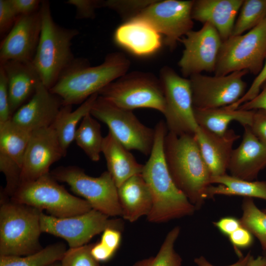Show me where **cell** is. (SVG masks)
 Returning a JSON list of instances; mask_svg holds the SVG:
<instances>
[{"instance_id":"obj_22","label":"cell","mask_w":266,"mask_h":266,"mask_svg":"<svg viewBox=\"0 0 266 266\" xmlns=\"http://www.w3.org/2000/svg\"><path fill=\"white\" fill-rule=\"evenodd\" d=\"M195 136L211 176L226 174L233 144L240 135L233 129L219 135L199 127Z\"/></svg>"},{"instance_id":"obj_29","label":"cell","mask_w":266,"mask_h":266,"mask_svg":"<svg viewBox=\"0 0 266 266\" xmlns=\"http://www.w3.org/2000/svg\"><path fill=\"white\" fill-rule=\"evenodd\" d=\"M253 112L254 110L231 109L226 106L211 109L194 108L198 126L219 135L224 134L233 121H237L243 126H249Z\"/></svg>"},{"instance_id":"obj_51","label":"cell","mask_w":266,"mask_h":266,"mask_svg":"<svg viewBox=\"0 0 266 266\" xmlns=\"http://www.w3.org/2000/svg\"><path fill=\"white\" fill-rule=\"evenodd\" d=\"M263 211L266 213V208L263 209Z\"/></svg>"},{"instance_id":"obj_44","label":"cell","mask_w":266,"mask_h":266,"mask_svg":"<svg viewBox=\"0 0 266 266\" xmlns=\"http://www.w3.org/2000/svg\"><path fill=\"white\" fill-rule=\"evenodd\" d=\"M121 232L117 229L107 228L102 233L100 242L116 253L121 244Z\"/></svg>"},{"instance_id":"obj_16","label":"cell","mask_w":266,"mask_h":266,"mask_svg":"<svg viewBox=\"0 0 266 266\" xmlns=\"http://www.w3.org/2000/svg\"><path fill=\"white\" fill-rule=\"evenodd\" d=\"M32 133L11 120L0 124V170L5 177L4 191L10 197L20 185L24 157Z\"/></svg>"},{"instance_id":"obj_25","label":"cell","mask_w":266,"mask_h":266,"mask_svg":"<svg viewBox=\"0 0 266 266\" xmlns=\"http://www.w3.org/2000/svg\"><path fill=\"white\" fill-rule=\"evenodd\" d=\"M118 194L124 219L133 223L150 212L152 197L141 174L134 175L118 187Z\"/></svg>"},{"instance_id":"obj_1","label":"cell","mask_w":266,"mask_h":266,"mask_svg":"<svg viewBox=\"0 0 266 266\" xmlns=\"http://www.w3.org/2000/svg\"><path fill=\"white\" fill-rule=\"evenodd\" d=\"M154 129L153 148L141 174L153 200L147 220L160 223L191 216L197 209L176 186L168 168L164 150V139L168 132L166 123L159 121Z\"/></svg>"},{"instance_id":"obj_41","label":"cell","mask_w":266,"mask_h":266,"mask_svg":"<svg viewBox=\"0 0 266 266\" xmlns=\"http://www.w3.org/2000/svg\"><path fill=\"white\" fill-rule=\"evenodd\" d=\"M228 237L239 258L243 256L240 249L250 247L254 240L252 233L242 226L233 232Z\"/></svg>"},{"instance_id":"obj_47","label":"cell","mask_w":266,"mask_h":266,"mask_svg":"<svg viewBox=\"0 0 266 266\" xmlns=\"http://www.w3.org/2000/svg\"><path fill=\"white\" fill-rule=\"evenodd\" d=\"M91 253L93 257L100 263L109 261L115 254L100 241L92 244Z\"/></svg>"},{"instance_id":"obj_7","label":"cell","mask_w":266,"mask_h":266,"mask_svg":"<svg viewBox=\"0 0 266 266\" xmlns=\"http://www.w3.org/2000/svg\"><path fill=\"white\" fill-rule=\"evenodd\" d=\"M114 105L128 110L140 108L157 110L164 114L165 101L160 79L142 72L126 73L98 93Z\"/></svg>"},{"instance_id":"obj_40","label":"cell","mask_w":266,"mask_h":266,"mask_svg":"<svg viewBox=\"0 0 266 266\" xmlns=\"http://www.w3.org/2000/svg\"><path fill=\"white\" fill-rule=\"evenodd\" d=\"M19 15L17 14L10 0H0V33L5 35L14 26Z\"/></svg>"},{"instance_id":"obj_50","label":"cell","mask_w":266,"mask_h":266,"mask_svg":"<svg viewBox=\"0 0 266 266\" xmlns=\"http://www.w3.org/2000/svg\"><path fill=\"white\" fill-rule=\"evenodd\" d=\"M47 266H62V265L61 261H57Z\"/></svg>"},{"instance_id":"obj_34","label":"cell","mask_w":266,"mask_h":266,"mask_svg":"<svg viewBox=\"0 0 266 266\" xmlns=\"http://www.w3.org/2000/svg\"><path fill=\"white\" fill-rule=\"evenodd\" d=\"M266 17V0H243L232 36L239 35L251 30Z\"/></svg>"},{"instance_id":"obj_13","label":"cell","mask_w":266,"mask_h":266,"mask_svg":"<svg viewBox=\"0 0 266 266\" xmlns=\"http://www.w3.org/2000/svg\"><path fill=\"white\" fill-rule=\"evenodd\" d=\"M194 0H154L129 18L142 20L165 36V43L174 49L178 41L192 30V10ZM129 19V18H128Z\"/></svg>"},{"instance_id":"obj_28","label":"cell","mask_w":266,"mask_h":266,"mask_svg":"<svg viewBox=\"0 0 266 266\" xmlns=\"http://www.w3.org/2000/svg\"><path fill=\"white\" fill-rule=\"evenodd\" d=\"M210 183L211 185L206 191L208 199L216 195H224L256 198L266 200V181H248L226 173L211 176Z\"/></svg>"},{"instance_id":"obj_35","label":"cell","mask_w":266,"mask_h":266,"mask_svg":"<svg viewBox=\"0 0 266 266\" xmlns=\"http://www.w3.org/2000/svg\"><path fill=\"white\" fill-rule=\"evenodd\" d=\"M92 244L67 249L61 261L62 266H106L100 265L92 255Z\"/></svg>"},{"instance_id":"obj_36","label":"cell","mask_w":266,"mask_h":266,"mask_svg":"<svg viewBox=\"0 0 266 266\" xmlns=\"http://www.w3.org/2000/svg\"><path fill=\"white\" fill-rule=\"evenodd\" d=\"M154 0H103V6L122 13H131L133 16L150 5Z\"/></svg>"},{"instance_id":"obj_17","label":"cell","mask_w":266,"mask_h":266,"mask_svg":"<svg viewBox=\"0 0 266 266\" xmlns=\"http://www.w3.org/2000/svg\"><path fill=\"white\" fill-rule=\"evenodd\" d=\"M64 157L52 126L32 132L24 157L20 185L49 173L52 165Z\"/></svg>"},{"instance_id":"obj_38","label":"cell","mask_w":266,"mask_h":266,"mask_svg":"<svg viewBox=\"0 0 266 266\" xmlns=\"http://www.w3.org/2000/svg\"><path fill=\"white\" fill-rule=\"evenodd\" d=\"M266 82V58L264 65L257 75L250 87L246 92L244 96L235 103L227 106L231 109H236L240 105L246 102L257 96L261 89Z\"/></svg>"},{"instance_id":"obj_12","label":"cell","mask_w":266,"mask_h":266,"mask_svg":"<svg viewBox=\"0 0 266 266\" xmlns=\"http://www.w3.org/2000/svg\"><path fill=\"white\" fill-rule=\"evenodd\" d=\"M40 228L46 233L64 239L69 248L87 244L96 235L107 228L122 231L124 224L120 219H110L109 216L94 209L79 215L65 218H57L40 214Z\"/></svg>"},{"instance_id":"obj_33","label":"cell","mask_w":266,"mask_h":266,"mask_svg":"<svg viewBox=\"0 0 266 266\" xmlns=\"http://www.w3.org/2000/svg\"><path fill=\"white\" fill-rule=\"evenodd\" d=\"M241 226L259 241L266 250V213L255 204L252 198H245L242 204Z\"/></svg>"},{"instance_id":"obj_14","label":"cell","mask_w":266,"mask_h":266,"mask_svg":"<svg viewBox=\"0 0 266 266\" xmlns=\"http://www.w3.org/2000/svg\"><path fill=\"white\" fill-rule=\"evenodd\" d=\"M247 70L235 71L223 76L201 73L191 76L194 107L211 109L226 107L240 100L246 93L243 76Z\"/></svg>"},{"instance_id":"obj_2","label":"cell","mask_w":266,"mask_h":266,"mask_svg":"<svg viewBox=\"0 0 266 266\" xmlns=\"http://www.w3.org/2000/svg\"><path fill=\"white\" fill-rule=\"evenodd\" d=\"M164 150L172 178L190 202L200 209L211 185L209 170L202 156L195 134L178 135L168 132Z\"/></svg>"},{"instance_id":"obj_31","label":"cell","mask_w":266,"mask_h":266,"mask_svg":"<svg viewBox=\"0 0 266 266\" xmlns=\"http://www.w3.org/2000/svg\"><path fill=\"white\" fill-rule=\"evenodd\" d=\"M66 250V244L60 242L26 256H0V266H47L61 261Z\"/></svg>"},{"instance_id":"obj_32","label":"cell","mask_w":266,"mask_h":266,"mask_svg":"<svg viewBox=\"0 0 266 266\" xmlns=\"http://www.w3.org/2000/svg\"><path fill=\"white\" fill-rule=\"evenodd\" d=\"M180 233V228L174 227L167 233L155 256L137 261L133 266H181L182 258L174 249Z\"/></svg>"},{"instance_id":"obj_26","label":"cell","mask_w":266,"mask_h":266,"mask_svg":"<svg viewBox=\"0 0 266 266\" xmlns=\"http://www.w3.org/2000/svg\"><path fill=\"white\" fill-rule=\"evenodd\" d=\"M107 171L117 188L132 176L141 174L143 165L138 163L133 156L108 132L104 137L102 147Z\"/></svg>"},{"instance_id":"obj_21","label":"cell","mask_w":266,"mask_h":266,"mask_svg":"<svg viewBox=\"0 0 266 266\" xmlns=\"http://www.w3.org/2000/svg\"><path fill=\"white\" fill-rule=\"evenodd\" d=\"M162 35L146 22L131 18L117 28L114 42L133 54L144 57L156 53L162 46Z\"/></svg>"},{"instance_id":"obj_10","label":"cell","mask_w":266,"mask_h":266,"mask_svg":"<svg viewBox=\"0 0 266 266\" xmlns=\"http://www.w3.org/2000/svg\"><path fill=\"white\" fill-rule=\"evenodd\" d=\"M90 114L105 124L109 132L128 150L150 154L155 129L142 124L133 111L120 108L99 96Z\"/></svg>"},{"instance_id":"obj_3","label":"cell","mask_w":266,"mask_h":266,"mask_svg":"<svg viewBox=\"0 0 266 266\" xmlns=\"http://www.w3.org/2000/svg\"><path fill=\"white\" fill-rule=\"evenodd\" d=\"M130 61L122 53H109L103 62L91 66L83 58H75L49 89L62 100L63 105L81 104L90 96L127 73Z\"/></svg>"},{"instance_id":"obj_39","label":"cell","mask_w":266,"mask_h":266,"mask_svg":"<svg viewBox=\"0 0 266 266\" xmlns=\"http://www.w3.org/2000/svg\"><path fill=\"white\" fill-rule=\"evenodd\" d=\"M66 3L75 7L76 19H93L96 9L103 6V0H68Z\"/></svg>"},{"instance_id":"obj_43","label":"cell","mask_w":266,"mask_h":266,"mask_svg":"<svg viewBox=\"0 0 266 266\" xmlns=\"http://www.w3.org/2000/svg\"><path fill=\"white\" fill-rule=\"evenodd\" d=\"M10 3L17 14L27 15L38 11L42 0H10Z\"/></svg>"},{"instance_id":"obj_9","label":"cell","mask_w":266,"mask_h":266,"mask_svg":"<svg viewBox=\"0 0 266 266\" xmlns=\"http://www.w3.org/2000/svg\"><path fill=\"white\" fill-rule=\"evenodd\" d=\"M57 181L66 183L75 194L83 197L93 209L108 216H122L118 188L108 171L98 177L87 175L76 166H61L50 172Z\"/></svg>"},{"instance_id":"obj_37","label":"cell","mask_w":266,"mask_h":266,"mask_svg":"<svg viewBox=\"0 0 266 266\" xmlns=\"http://www.w3.org/2000/svg\"><path fill=\"white\" fill-rule=\"evenodd\" d=\"M12 116L7 80L2 67L0 66V124L10 120Z\"/></svg>"},{"instance_id":"obj_42","label":"cell","mask_w":266,"mask_h":266,"mask_svg":"<svg viewBox=\"0 0 266 266\" xmlns=\"http://www.w3.org/2000/svg\"><path fill=\"white\" fill-rule=\"evenodd\" d=\"M249 127L255 135L266 147V111L262 109L254 110Z\"/></svg>"},{"instance_id":"obj_30","label":"cell","mask_w":266,"mask_h":266,"mask_svg":"<svg viewBox=\"0 0 266 266\" xmlns=\"http://www.w3.org/2000/svg\"><path fill=\"white\" fill-rule=\"evenodd\" d=\"M104 137L99 122L90 113L81 120L76 131L74 141L93 162L100 160Z\"/></svg>"},{"instance_id":"obj_49","label":"cell","mask_w":266,"mask_h":266,"mask_svg":"<svg viewBox=\"0 0 266 266\" xmlns=\"http://www.w3.org/2000/svg\"><path fill=\"white\" fill-rule=\"evenodd\" d=\"M247 266H266V257L259 256L255 258L251 255Z\"/></svg>"},{"instance_id":"obj_5","label":"cell","mask_w":266,"mask_h":266,"mask_svg":"<svg viewBox=\"0 0 266 266\" xmlns=\"http://www.w3.org/2000/svg\"><path fill=\"white\" fill-rule=\"evenodd\" d=\"M0 256H23L43 248L39 242L42 210L13 201L0 189Z\"/></svg>"},{"instance_id":"obj_24","label":"cell","mask_w":266,"mask_h":266,"mask_svg":"<svg viewBox=\"0 0 266 266\" xmlns=\"http://www.w3.org/2000/svg\"><path fill=\"white\" fill-rule=\"evenodd\" d=\"M0 66L7 78L10 109L13 115L33 96L41 81L32 62L9 61Z\"/></svg>"},{"instance_id":"obj_11","label":"cell","mask_w":266,"mask_h":266,"mask_svg":"<svg viewBox=\"0 0 266 266\" xmlns=\"http://www.w3.org/2000/svg\"><path fill=\"white\" fill-rule=\"evenodd\" d=\"M165 101L164 115L168 132L180 135L195 134L199 126L195 117L189 79L165 66L160 71Z\"/></svg>"},{"instance_id":"obj_18","label":"cell","mask_w":266,"mask_h":266,"mask_svg":"<svg viewBox=\"0 0 266 266\" xmlns=\"http://www.w3.org/2000/svg\"><path fill=\"white\" fill-rule=\"evenodd\" d=\"M41 30L39 10L18 16L14 26L0 45V64L9 61L32 62L35 54Z\"/></svg>"},{"instance_id":"obj_48","label":"cell","mask_w":266,"mask_h":266,"mask_svg":"<svg viewBox=\"0 0 266 266\" xmlns=\"http://www.w3.org/2000/svg\"><path fill=\"white\" fill-rule=\"evenodd\" d=\"M251 255L250 252H249L245 256L239 258L236 262L227 266H247ZM194 262L197 266H215L202 256L196 258Z\"/></svg>"},{"instance_id":"obj_15","label":"cell","mask_w":266,"mask_h":266,"mask_svg":"<svg viewBox=\"0 0 266 266\" xmlns=\"http://www.w3.org/2000/svg\"><path fill=\"white\" fill-rule=\"evenodd\" d=\"M184 46L178 66L184 77L214 72L223 40L210 24H203L198 31H191L180 41Z\"/></svg>"},{"instance_id":"obj_27","label":"cell","mask_w":266,"mask_h":266,"mask_svg":"<svg viewBox=\"0 0 266 266\" xmlns=\"http://www.w3.org/2000/svg\"><path fill=\"white\" fill-rule=\"evenodd\" d=\"M99 96L96 93L90 96L75 110L72 105H63L51 126L55 130L65 156L74 136L78 123L88 113Z\"/></svg>"},{"instance_id":"obj_8","label":"cell","mask_w":266,"mask_h":266,"mask_svg":"<svg viewBox=\"0 0 266 266\" xmlns=\"http://www.w3.org/2000/svg\"><path fill=\"white\" fill-rule=\"evenodd\" d=\"M266 58V17L246 33L223 41L214 75L247 70L258 74Z\"/></svg>"},{"instance_id":"obj_23","label":"cell","mask_w":266,"mask_h":266,"mask_svg":"<svg viewBox=\"0 0 266 266\" xmlns=\"http://www.w3.org/2000/svg\"><path fill=\"white\" fill-rule=\"evenodd\" d=\"M243 0H194L193 20L209 23L218 32L223 41L232 36L236 16Z\"/></svg>"},{"instance_id":"obj_46","label":"cell","mask_w":266,"mask_h":266,"mask_svg":"<svg viewBox=\"0 0 266 266\" xmlns=\"http://www.w3.org/2000/svg\"><path fill=\"white\" fill-rule=\"evenodd\" d=\"M261 89L256 97L241 104L237 109L245 110L262 109L266 111V82Z\"/></svg>"},{"instance_id":"obj_19","label":"cell","mask_w":266,"mask_h":266,"mask_svg":"<svg viewBox=\"0 0 266 266\" xmlns=\"http://www.w3.org/2000/svg\"><path fill=\"white\" fill-rule=\"evenodd\" d=\"M62 106L61 98L40 82L33 96L13 114L11 120L32 132L51 127Z\"/></svg>"},{"instance_id":"obj_4","label":"cell","mask_w":266,"mask_h":266,"mask_svg":"<svg viewBox=\"0 0 266 266\" xmlns=\"http://www.w3.org/2000/svg\"><path fill=\"white\" fill-rule=\"evenodd\" d=\"M40 12L41 30L32 63L42 84L50 89L75 59L71 51L72 41L79 32L57 24L52 17L48 1L42 0Z\"/></svg>"},{"instance_id":"obj_6","label":"cell","mask_w":266,"mask_h":266,"mask_svg":"<svg viewBox=\"0 0 266 266\" xmlns=\"http://www.w3.org/2000/svg\"><path fill=\"white\" fill-rule=\"evenodd\" d=\"M10 198L15 202L45 210L57 218L79 215L92 209L84 199L71 195L60 185L50 172L21 184Z\"/></svg>"},{"instance_id":"obj_20","label":"cell","mask_w":266,"mask_h":266,"mask_svg":"<svg viewBox=\"0 0 266 266\" xmlns=\"http://www.w3.org/2000/svg\"><path fill=\"white\" fill-rule=\"evenodd\" d=\"M240 145L233 149L228 170L234 177L253 181L266 167V147L258 139L248 126Z\"/></svg>"},{"instance_id":"obj_45","label":"cell","mask_w":266,"mask_h":266,"mask_svg":"<svg viewBox=\"0 0 266 266\" xmlns=\"http://www.w3.org/2000/svg\"><path fill=\"white\" fill-rule=\"evenodd\" d=\"M213 223L222 233L227 236L242 226L240 220L233 216L223 217Z\"/></svg>"}]
</instances>
